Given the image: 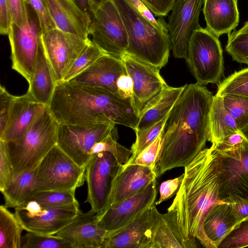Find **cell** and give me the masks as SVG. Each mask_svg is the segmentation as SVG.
I'll use <instances>...</instances> for the list:
<instances>
[{
    "mask_svg": "<svg viewBox=\"0 0 248 248\" xmlns=\"http://www.w3.org/2000/svg\"><path fill=\"white\" fill-rule=\"evenodd\" d=\"M11 11L12 23L23 25L27 20V7L25 0H9Z\"/></svg>",
    "mask_w": 248,
    "mask_h": 248,
    "instance_id": "681fc988",
    "label": "cell"
},
{
    "mask_svg": "<svg viewBox=\"0 0 248 248\" xmlns=\"http://www.w3.org/2000/svg\"><path fill=\"white\" fill-rule=\"evenodd\" d=\"M24 230L38 234L55 235L69 224L80 210L79 204L44 206L34 200L15 208Z\"/></svg>",
    "mask_w": 248,
    "mask_h": 248,
    "instance_id": "7c38bea8",
    "label": "cell"
},
{
    "mask_svg": "<svg viewBox=\"0 0 248 248\" xmlns=\"http://www.w3.org/2000/svg\"><path fill=\"white\" fill-rule=\"evenodd\" d=\"M143 16L157 27L168 33V25L163 19H156L155 15L142 0H127Z\"/></svg>",
    "mask_w": 248,
    "mask_h": 248,
    "instance_id": "7dc6e473",
    "label": "cell"
},
{
    "mask_svg": "<svg viewBox=\"0 0 248 248\" xmlns=\"http://www.w3.org/2000/svg\"><path fill=\"white\" fill-rule=\"evenodd\" d=\"M25 1L36 12L43 34L57 28L44 0H25Z\"/></svg>",
    "mask_w": 248,
    "mask_h": 248,
    "instance_id": "b9f144b4",
    "label": "cell"
},
{
    "mask_svg": "<svg viewBox=\"0 0 248 248\" xmlns=\"http://www.w3.org/2000/svg\"><path fill=\"white\" fill-rule=\"evenodd\" d=\"M0 192L7 208L23 206L37 192L35 188V169L15 175Z\"/></svg>",
    "mask_w": 248,
    "mask_h": 248,
    "instance_id": "83f0119b",
    "label": "cell"
},
{
    "mask_svg": "<svg viewBox=\"0 0 248 248\" xmlns=\"http://www.w3.org/2000/svg\"><path fill=\"white\" fill-rule=\"evenodd\" d=\"M240 131L248 143V125L242 129Z\"/></svg>",
    "mask_w": 248,
    "mask_h": 248,
    "instance_id": "11a10c76",
    "label": "cell"
},
{
    "mask_svg": "<svg viewBox=\"0 0 248 248\" xmlns=\"http://www.w3.org/2000/svg\"><path fill=\"white\" fill-rule=\"evenodd\" d=\"M184 177L175 198L168 208L174 212L186 236L207 248H214L204 232L205 215L218 197L219 179L216 153L211 146L203 149L185 167Z\"/></svg>",
    "mask_w": 248,
    "mask_h": 248,
    "instance_id": "3957f363",
    "label": "cell"
},
{
    "mask_svg": "<svg viewBox=\"0 0 248 248\" xmlns=\"http://www.w3.org/2000/svg\"><path fill=\"white\" fill-rule=\"evenodd\" d=\"M114 155L104 151L94 155L86 167L87 197L85 202L100 214L108 207L115 180L123 168Z\"/></svg>",
    "mask_w": 248,
    "mask_h": 248,
    "instance_id": "30bf717a",
    "label": "cell"
},
{
    "mask_svg": "<svg viewBox=\"0 0 248 248\" xmlns=\"http://www.w3.org/2000/svg\"><path fill=\"white\" fill-rule=\"evenodd\" d=\"M184 88L185 86L172 87L167 85L157 100L140 116L134 131L148 127L167 116Z\"/></svg>",
    "mask_w": 248,
    "mask_h": 248,
    "instance_id": "f546056e",
    "label": "cell"
},
{
    "mask_svg": "<svg viewBox=\"0 0 248 248\" xmlns=\"http://www.w3.org/2000/svg\"><path fill=\"white\" fill-rule=\"evenodd\" d=\"M216 151L219 179V199L230 195L248 198V143L224 152Z\"/></svg>",
    "mask_w": 248,
    "mask_h": 248,
    "instance_id": "5bb4252c",
    "label": "cell"
},
{
    "mask_svg": "<svg viewBox=\"0 0 248 248\" xmlns=\"http://www.w3.org/2000/svg\"><path fill=\"white\" fill-rule=\"evenodd\" d=\"M78 9L91 19L92 11L107 0H72Z\"/></svg>",
    "mask_w": 248,
    "mask_h": 248,
    "instance_id": "db71d44e",
    "label": "cell"
},
{
    "mask_svg": "<svg viewBox=\"0 0 248 248\" xmlns=\"http://www.w3.org/2000/svg\"><path fill=\"white\" fill-rule=\"evenodd\" d=\"M14 176L8 156L5 141L0 140V191L4 188Z\"/></svg>",
    "mask_w": 248,
    "mask_h": 248,
    "instance_id": "7bdbcfd3",
    "label": "cell"
},
{
    "mask_svg": "<svg viewBox=\"0 0 248 248\" xmlns=\"http://www.w3.org/2000/svg\"><path fill=\"white\" fill-rule=\"evenodd\" d=\"M155 208L154 203L128 224L108 233L103 248H144Z\"/></svg>",
    "mask_w": 248,
    "mask_h": 248,
    "instance_id": "7402d4cb",
    "label": "cell"
},
{
    "mask_svg": "<svg viewBox=\"0 0 248 248\" xmlns=\"http://www.w3.org/2000/svg\"><path fill=\"white\" fill-rule=\"evenodd\" d=\"M248 246V218L238 222L219 244L217 248Z\"/></svg>",
    "mask_w": 248,
    "mask_h": 248,
    "instance_id": "60d3db41",
    "label": "cell"
},
{
    "mask_svg": "<svg viewBox=\"0 0 248 248\" xmlns=\"http://www.w3.org/2000/svg\"><path fill=\"white\" fill-rule=\"evenodd\" d=\"M21 248H72L70 243L56 235L28 232L22 237Z\"/></svg>",
    "mask_w": 248,
    "mask_h": 248,
    "instance_id": "e575fe53",
    "label": "cell"
},
{
    "mask_svg": "<svg viewBox=\"0 0 248 248\" xmlns=\"http://www.w3.org/2000/svg\"><path fill=\"white\" fill-rule=\"evenodd\" d=\"M121 60L133 81L132 105L140 118L157 100L168 85L157 67L126 53Z\"/></svg>",
    "mask_w": 248,
    "mask_h": 248,
    "instance_id": "8fae6325",
    "label": "cell"
},
{
    "mask_svg": "<svg viewBox=\"0 0 248 248\" xmlns=\"http://www.w3.org/2000/svg\"><path fill=\"white\" fill-rule=\"evenodd\" d=\"M156 16L164 17L171 11L176 0H142Z\"/></svg>",
    "mask_w": 248,
    "mask_h": 248,
    "instance_id": "f907efd6",
    "label": "cell"
},
{
    "mask_svg": "<svg viewBox=\"0 0 248 248\" xmlns=\"http://www.w3.org/2000/svg\"><path fill=\"white\" fill-rule=\"evenodd\" d=\"M105 53L92 40L74 62L62 81H68L91 66Z\"/></svg>",
    "mask_w": 248,
    "mask_h": 248,
    "instance_id": "d590c367",
    "label": "cell"
},
{
    "mask_svg": "<svg viewBox=\"0 0 248 248\" xmlns=\"http://www.w3.org/2000/svg\"><path fill=\"white\" fill-rule=\"evenodd\" d=\"M115 132L114 129L93 145L91 151L92 156L99 152L107 151L112 153L121 164H124L128 161L132 155L131 150L117 142V137L115 135Z\"/></svg>",
    "mask_w": 248,
    "mask_h": 248,
    "instance_id": "74e56055",
    "label": "cell"
},
{
    "mask_svg": "<svg viewBox=\"0 0 248 248\" xmlns=\"http://www.w3.org/2000/svg\"><path fill=\"white\" fill-rule=\"evenodd\" d=\"M168 114L158 122L148 127L135 131L136 139L135 142L132 145V155L128 161L134 159L158 137L163 130Z\"/></svg>",
    "mask_w": 248,
    "mask_h": 248,
    "instance_id": "8d00e7d4",
    "label": "cell"
},
{
    "mask_svg": "<svg viewBox=\"0 0 248 248\" xmlns=\"http://www.w3.org/2000/svg\"><path fill=\"white\" fill-rule=\"evenodd\" d=\"M59 125L47 106L23 136L5 141L14 175L36 167L57 144Z\"/></svg>",
    "mask_w": 248,
    "mask_h": 248,
    "instance_id": "5b68a950",
    "label": "cell"
},
{
    "mask_svg": "<svg viewBox=\"0 0 248 248\" xmlns=\"http://www.w3.org/2000/svg\"><path fill=\"white\" fill-rule=\"evenodd\" d=\"M225 49L234 61L248 65V21L228 34Z\"/></svg>",
    "mask_w": 248,
    "mask_h": 248,
    "instance_id": "1f68e13d",
    "label": "cell"
},
{
    "mask_svg": "<svg viewBox=\"0 0 248 248\" xmlns=\"http://www.w3.org/2000/svg\"><path fill=\"white\" fill-rule=\"evenodd\" d=\"M157 185L155 179L136 194L111 204L100 214H96L99 225L108 233L130 223L155 203Z\"/></svg>",
    "mask_w": 248,
    "mask_h": 248,
    "instance_id": "e0dca14e",
    "label": "cell"
},
{
    "mask_svg": "<svg viewBox=\"0 0 248 248\" xmlns=\"http://www.w3.org/2000/svg\"><path fill=\"white\" fill-rule=\"evenodd\" d=\"M125 72L126 70L121 59L104 54L91 66L68 82L107 91L119 95L117 80Z\"/></svg>",
    "mask_w": 248,
    "mask_h": 248,
    "instance_id": "d6986e66",
    "label": "cell"
},
{
    "mask_svg": "<svg viewBox=\"0 0 248 248\" xmlns=\"http://www.w3.org/2000/svg\"><path fill=\"white\" fill-rule=\"evenodd\" d=\"M221 97L225 109L234 119L240 131L248 125V97L233 94Z\"/></svg>",
    "mask_w": 248,
    "mask_h": 248,
    "instance_id": "836d02e7",
    "label": "cell"
},
{
    "mask_svg": "<svg viewBox=\"0 0 248 248\" xmlns=\"http://www.w3.org/2000/svg\"><path fill=\"white\" fill-rule=\"evenodd\" d=\"M108 232L97 223L96 214L91 209L80 210L75 218L56 235L61 237L72 248H103Z\"/></svg>",
    "mask_w": 248,
    "mask_h": 248,
    "instance_id": "ffe728a7",
    "label": "cell"
},
{
    "mask_svg": "<svg viewBox=\"0 0 248 248\" xmlns=\"http://www.w3.org/2000/svg\"><path fill=\"white\" fill-rule=\"evenodd\" d=\"M163 140V130L158 137L149 146L141 152L134 159L124 164L139 165L147 167L155 171L161 153Z\"/></svg>",
    "mask_w": 248,
    "mask_h": 248,
    "instance_id": "ab89813d",
    "label": "cell"
},
{
    "mask_svg": "<svg viewBox=\"0 0 248 248\" xmlns=\"http://www.w3.org/2000/svg\"><path fill=\"white\" fill-rule=\"evenodd\" d=\"M237 223L230 203L221 202L214 204L208 211L204 218L203 227L214 248H217Z\"/></svg>",
    "mask_w": 248,
    "mask_h": 248,
    "instance_id": "484cf974",
    "label": "cell"
},
{
    "mask_svg": "<svg viewBox=\"0 0 248 248\" xmlns=\"http://www.w3.org/2000/svg\"><path fill=\"white\" fill-rule=\"evenodd\" d=\"M7 208L0 206V248H21L24 229L15 213Z\"/></svg>",
    "mask_w": 248,
    "mask_h": 248,
    "instance_id": "4dcf8cb0",
    "label": "cell"
},
{
    "mask_svg": "<svg viewBox=\"0 0 248 248\" xmlns=\"http://www.w3.org/2000/svg\"><path fill=\"white\" fill-rule=\"evenodd\" d=\"M42 39L56 83L63 80L74 62L91 41L57 28L44 33Z\"/></svg>",
    "mask_w": 248,
    "mask_h": 248,
    "instance_id": "9a60e30c",
    "label": "cell"
},
{
    "mask_svg": "<svg viewBox=\"0 0 248 248\" xmlns=\"http://www.w3.org/2000/svg\"><path fill=\"white\" fill-rule=\"evenodd\" d=\"M56 85L53 71L43 45L39 50L33 76L29 83L27 92L38 103L48 106Z\"/></svg>",
    "mask_w": 248,
    "mask_h": 248,
    "instance_id": "4316f807",
    "label": "cell"
},
{
    "mask_svg": "<svg viewBox=\"0 0 248 248\" xmlns=\"http://www.w3.org/2000/svg\"><path fill=\"white\" fill-rule=\"evenodd\" d=\"M245 139L240 131L229 134L216 145L211 147L216 151L224 152L233 149L240 145Z\"/></svg>",
    "mask_w": 248,
    "mask_h": 248,
    "instance_id": "c3c4849f",
    "label": "cell"
},
{
    "mask_svg": "<svg viewBox=\"0 0 248 248\" xmlns=\"http://www.w3.org/2000/svg\"><path fill=\"white\" fill-rule=\"evenodd\" d=\"M202 11L206 28L218 37L231 33L239 23L237 0H204Z\"/></svg>",
    "mask_w": 248,
    "mask_h": 248,
    "instance_id": "d4e9b609",
    "label": "cell"
},
{
    "mask_svg": "<svg viewBox=\"0 0 248 248\" xmlns=\"http://www.w3.org/2000/svg\"><path fill=\"white\" fill-rule=\"evenodd\" d=\"M14 97L4 87L0 86V135L6 128Z\"/></svg>",
    "mask_w": 248,
    "mask_h": 248,
    "instance_id": "ee69618b",
    "label": "cell"
},
{
    "mask_svg": "<svg viewBox=\"0 0 248 248\" xmlns=\"http://www.w3.org/2000/svg\"><path fill=\"white\" fill-rule=\"evenodd\" d=\"M12 24L11 7L9 0H0V33L8 35Z\"/></svg>",
    "mask_w": 248,
    "mask_h": 248,
    "instance_id": "816d5d0a",
    "label": "cell"
},
{
    "mask_svg": "<svg viewBox=\"0 0 248 248\" xmlns=\"http://www.w3.org/2000/svg\"><path fill=\"white\" fill-rule=\"evenodd\" d=\"M184 177V173L172 179L163 182L159 186V198L155 202L156 205L170 199L178 191Z\"/></svg>",
    "mask_w": 248,
    "mask_h": 248,
    "instance_id": "bcb514c9",
    "label": "cell"
},
{
    "mask_svg": "<svg viewBox=\"0 0 248 248\" xmlns=\"http://www.w3.org/2000/svg\"><path fill=\"white\" fill-rule=\"evenodd\" d=\"M56 27L86 40L91 19L81 12L72 0H44Z\"/></svg>",
    "mask_w": 248,
    "mask_h": 248,
    "instance_id": "603a6c76",
    "label": "cell"
},
{
    "mask_svg": "<svg viewBox=\"0 0 248 248\" xmlns=\"http://www.w3.org/2000/svg\"><path fill=\"white\" fill-rule=\"evenodd\" d=\"M204 0H176L169 18L168 36L174 57L186 59L189 38L200 26L199 16Z\"/></svg>",
    "mask_w": 248,
    "mask_h": 248,
    "instance_id": "2e32d148",
    "label": "cell"
},
{
    "mask_svg": "<svg viewBox=\"0 0 248 248\" xmlns=\"http://www.w3.org/2000/svg\"><path fill=\"white\" fill-rule=\"evenodd\" d=\"M224 202L230 203L237 223L248 218V198L232 195Z\"/></svg>",
    "mask_w": 248,
    "mask_h": 248,
    "instance_id": "f6af8a7d",
    "label": "cell"
},
{
    "mask_svg": "<svg viewBox=\"0 0 248 248\" xmlns=\"http://www.w3.org/2000/svg\"><path fill=\"white\" fill-rule=\"evenodd\" d=\"M27 20L22 25L12 23L8 34L12 68L29 83L32 78L43 34L37 15L26 3Z\"/></svg>",
    "mask_w": 248,
    "mask_h": 248,
    "instance_id": "ba28073f",
    "label": "cell"
},
{
    "mask_svg": "<svg viewBox=\"0 0 248 248\" xmlns=\"http://www.w3.org/2000/svg\"><path fill=\"white\" fill-rule=\"evenodd\" d=\"M128 35L126 53L160 69L168 62L171 49L168 33L140 15L127 0H112Z\"/></svg>",
    "mask_w": 248,
    "mask_h": 248,
    "instance_id": "277c9868",
    "label": "cell"
},
{
    "mask_svg": "<svg viewBox=\"0 0 248 248\" xmlns=\"http://www.w3.org/2000/svg\"><path fill=\"white\" fill-rule=\"evenodd\" d=\"M222 96L233 94L248 97V67L234 72L218 86L216 94Z\"/></svg>",
    "mask_w": 248,
    "mask_h": 248,
    "instance_id": "d6a6232c",
    "label": "cell"
},
{
    "mask_svg": "<svg viewBox=\"0 0 248 248\" xmlns=\"http://www.w3.org/2000/svg\"><path fill=\"white\" fill-rule=\"evenodd\" d=\"M89 35L106 54L121 59L128 46L127 33L116 5L107 0L92 11Z\"/></svg>",
    "mask_w": 248,
    "mask_h": 248,
    "instance_id": "9c48e42d",
    "label": "cell"
},
{
    "mask_svg": "<svg viewBox=\"0 0 248 248\" xmlns=\"http://www.w3.org/2000/svg\"><path fill=\"white\" fill-rule=\"evenodd\" d=\"M48 107L59 124L91 125L111 123L135 130L139 120L131 98L65 81L56 83Z\"/></svg>",
    "mask_w": 248,
    "mask_h": 248,
    "instance_id": "7a4b0ae2",
    "label": "cell"
},
{
    "mask_svg": "<svg viewBox=\"0 0 248 248\" xmlns=\"http://www.w3.org/2000/svg\"><path fill=\"white\" fill-rule=\"evenodd\" d=\"M157 177L155 171L147 167L123 165V169L115 180L107 208L112 204L136 194Z\"/></svg>",
    "mask_w": 248,
    "mask_h": 248,
    "instance_id": "cb8c5ba5",
    "label": "cell"
},
{
    "mask_svg": "<svg viewBox=\"0 0 248 248\" xmlns=\"http://www.w3.org/2000/svg\"><path fill=\"white\" fill-rule=\"evenodd\" d=\"M197 247L196 241L188 239L181 230L174 212L162 214L155 208L144 248Z\"/></svg>",
    "mask_w": 248,
    "mask_h": 248,
    "instance_id": "ac0fdd59",
    "label": "cell"
},
{
    "mask_svg": "<svg viewBox=\"0 0 248 248\" xmlns=\"http://www.w3.org/2000/svg\"><path fill=\"white\" fill-rule=\"evenodd\" d=\"M115 124L91 125L59 124L57 144L78 165L86 168L92 156L91 149L115 129Z\"/></svg>",
    "mask_w": 248,
    "mask_h": 248,
    "instance_id": "4fadbf2b",
    "label": "cell"
},
{
    "mask_svg": "<svg viewBox=\"0 0 248 248\" xmlns=\"http://www.w3.org/2000/svg\"><path fill=\"white\" fill-rule=\"evenodd\" d=\"M85 170L56 144L35 168V190L75 192L86 180Z\"/></svg>",
    "mask_w": 248,
    "mask_h": 248,
    "instance_id": "8992f818",
    "label": "cell"
},
{
    "mask_svg": "<svg viewBox=\"0 0 248 248\" xmlns=\"http://www.w3.org/2000/svg\"><path fill=\"white\" fill-rule=\"evenodd\" d=\"M213 98L202 85H185L163 128L161 153L155 169L157 177L172 169L185 168L204 149L209 139Z\"/></svg>",
    "mask_w": 248,
    "mask_h": 248,
    "instance_id": "6da1fadb",
    "label": "cell"
},
{
    "mask_svg": "<svg viewBox=\"0 0 248 248\" xmlns=\"http://www.w3.org/2000/svg\"><path fill=\"white\" fill-rule=\"evenodd\" d=\"M209 139L216 145L226 136L239 132L236 122L225 109L221 96H213L209 118Z\"/></svg>",
    "mask_w": 248,
    "mask_h": 248,
    "instance_id": "f1b7e54d",
    "label": "cell"
},
{
    "mask_svg": "<svg viewBox=\"0 0 248 248\" xmlns=\"http://www.w3.org/2000/svg\"><path fill=\"white\" fill-rule=\"evenodd\" d=\"M46 106L36 102L28 92L15 96L8 121L0 140L9 141L21 138Z\"/></svg>",
    "mask_w": 248,
    "mask_h": 248,
    "instance_id": "44dd1931",
    "label": "cell"
},
{
    "mask_svg": "<svg viewBox=\"0 0 248 248\" xmlns=\"http://www.w3.org/2000/svg\"><path fill=\"white\" fill-rule=\"evenodd\" d=\"M116 86L118 94L124 98H131L133 95V85L131 77L126 72L122 74L117 79Z\"/></svg>",
    "mask_w": 248,
    "mask_h": 248,
    "instance_id": "f5cc1de1",
    "label": "cell"
},
{
    "mask_svg": "<svg viewBox=\"0 0 248 248\" xmlns=\"http://www.w3.org/2000/svg\"><path fill=\"white\" fill-rule=\"evenodd\" d=\"M75 193V191L37 192L30 200H34L44 206H66L78 203Z\"/></svg>",
    "mask_w": 248,
    "mask_h": 248,
    "instance_id": "f35d334b",
    "label": "cell"
},
{
    "mask_svg": "<svg viewBox=\"0 0 248 248\" xmlns=\"http://www.w3.org/2000/svg\"><path fill=\"white\" fill-rule=\"evenodd\" d=\"M196 83H216L224 71L223 51L218 37L200 26L194 31L188 44L186 60Z\"/></svg>",
    "mask_w": 248,
    "mask_h": 248,
    "instance_id": "52a82bcc",
    "label": "cell"
}]
</instances>
